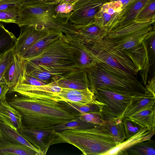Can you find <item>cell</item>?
<instances>
[{"label":"cell","mask_w":155,"mask_h":155,"mask_svg":"<svg viewBox=\"0 0 155 155\" xmlns=\"http://www.w3.org/2000/svg\"><path fill=\"white\" fill-rule=\"evenodd\" d=\"M8 102L20 113L23 125L31 128L52 130L53 127L76 119L80 114L50 99L15 96Z\"/></svg>","instance_id":"cell-1"},{"label":"cell","mask_w":155,"mask_h":155,"mask_svg":"<svg viewBox=\"0 0 155 155\" xmlns=\"http://www.w3.org/2000/svg\"><path fill=\"white\" fill-rule=\"evenodd\" d=\"M61 143L74 146L84 155H104L119 144L102 124L89 128L54 131L51 145Z\"/></svg>","instance_id":"cell-2"},{"label":"cell","mask_w":155,"mask_h":155,"mask_svg":"<svg viewBox=\"0 0 155 155\" xmlns=\"http://www.w3.org/2000/svg\"><path fill=\"white\" fill-rule=\"evenodd\" d=\"M86 71L91 90L104 88L130 97L153 95L134 75L119 71L101 63Z\"/></svg>","instance_id":"cell-3"},{"label":"cell","mask_w":155,"mask_h":155,"mask_svg":"<svg viewBox=\"0 0 155 155\" xmlns=\"http://www.w3.org/2000/svg\"><path fill=\"white\" fill-rule=\"evenodd\" d=\"M61 39L57 38L35 56L25 59L26 70L47 72L62 79L64 72H74L78 65L73 55V48L66 51L71 46Z\"/></svg>","instance_id":"cell-4"},{"label":"cell","mask_w":155,"mask_h":155,"mask_svg":"<svg viewBox=\"0 0 155 155\" xmlns=\"http://www.w3.org/2000/svg\"><path fill=\"white\" fill-rule=\"evenodd\" d=\"M155 19L146 21L136 20L119 25L110 31L108 38L131 59L143 54L146 47L145 39L153 29Z\"/></svg>","instance_id":"cell-5"},{"label":"cell","mask_w":155,"mask_h":155,"mask_svg":"<svg viewBox=\"0 0 155 155\" xmlns=\"http://www.w3.org/2000/svg\"><path fill=\"white\" fill-rule=\"evenodd\" d=\"M84 43L100 63L119 71L134 75L139 71L128 55L107 35L101 39Z\"/></svg>","instance_id":"cell-6"},{"label":"cell","mask_w":155,"mask_h":155,"mask_svg":"<svg viewBox=\"0 0 155 155\" xmlns=\"http://www.w3.org/2000/svg\"><path fill=\"white\" fill-rule=\"evenodd\" d=\"M91 90L94 93L96 100L101 104V111L121 118L131 97L123 95L104 88Z\"/></svg>","instance_id":"cell-7"},{"label":"cell","mask_w":155,"mask_h":155,"mask_svg":"<svg viewBox=\"0 0 155 155\" xmlns=\"http://www.w3.org/2000/svg\"><path fill=\"white\" fill-rule=\"evenodd\" d=\"M124 10L119 1L104 3L96 14L94 24L108 33L119 25L124 19Z\"/></svg>","instance_id":"cell-8"},{"label":"cell","mask_w":155,"mask_h":155,"mask_svg":"<svg viewBox=\"0 0 155 155\" xmlns=\"http://www.w3.org/2000/svg\"><path fill=\"white\" fill-rule=\"evenodd\" d=\"M61 89L58 81L41 86L32 85L21 81L10 88L8 93L16 92L29 98L51 100V95L60 92Z\"/></svg>","instance_id":"cell-9"},{"label":"cell","mask_w":155,"mask_h":155,"mask_svg":"<svg viewBox=\"0 0 155 155\" xmlns=\"http://www.w3.org/2000/svg\"><path fill=\"white\" fill-rule=\"evenodd\" d=\"M54 131L27 127L23 125L20 133L37 149L41 155L46 154L51 145Z\"/></svg>","instance_id":"cell-10"},{"label":"cell","mask_w":155,"mask_h":155,"mask_svg":"<svg viewBox=\"0 0 155 155\" xmlns=\"http://www.w3.org/2000/svg\"><path fill=\"white\" fill-rule=\"evenodd\" d=\"M56 101L68 102L78 105L95 103L101 105L96 100L94 93L90 89L77 90L62 88L61 91L51 96Z\"/></svg>","instance_id":"cell-11"},{"label":"cell","mask_w":155,"mask_h":155,"mask_svg":"<svg viewBox=\"0 0 155 155\" xmlns=\"http://www.w3.org/2000/svg\"><path fill=\"white\" fill-rule=\"evenodd\" d=\"M25 75V60L15 52L12 61L3 76V79L10 88L23 80Z\"/></svg>","instance_id":"cell-12"},{"label":"cell","mask_w":155,"mask_h":155,"mask_svg":"<svg viewBox=\"0 0 155 155\" xmlns=\"http://www.w3.org/2000/svg\"><path fill=\"white\" fill-rule=\"evenodd\" d=\"M0 121L19 133L23 125L20 113L9 104L6 97L0 101Z\"/></svg>","instance_id":"cell-13"},{"label":"cell","mask_w":155,"mask_h":155,"mask_svg":"<svg viewBox=\"0 0 155 155\" xmlns=\"http://www.w3.org/2000/svg\"><path fill=\"white\" fill-rule=\"evenodd\" d=\"M20 28V34L15 47V52L22 57L28 50L43 37L39 38V31L35 26L27 25Z\"/></svg>","instance_id":"cell-14"},{"label":"cell","mask_w":155,"mask_h":155,"mask_svg":"<svg viewBox=\"0 0 155 155\" xmlns=\"http://www.w3.org/2000/svg\"><path fill=\"white\" fill-rule=\"evenodd\" d=\"M155 129L148 130L146 127L131 137L127 139L104 155H127V150L135 144L150 139L155 134Z\"/></svg>","instance_id":"cell-15"},{"label":"cell","mask_w":155,"mask_h":155,"mask_svg":"<svg viewBox=\"0 0 155 155\" xmlns=\"http://www.w3.org/2000/svg\"><path fill=\"white\" fill-rule=\"evenodd\" d=\"M102 124L108 130L115 141L120 144L126 139L125 129L121 118L101 111Z\"/></svg>","instance_id":"cell-16"},{"label":"cell","mask_w":155,"mask_h":155,"mask_svg":"<svg viewBox=\"0 0 155 155\" xmlns=\"http://www.w3.org/2000/svg\"><path fill=\"white\" fill-rule=\"evenodd\" d=\"M155 96L153 95L131 96L123 117H129L139 112L151 108L155 106Z\"/></svg>","instance_id":"cell-17"},{"label":"cell","mask_w":155,"mask_h":155,"mask_svg":"<svg viewBox=\"0 0 155 155\" xmlns=\"http://www.w3.org/2000/svg\"><path fill=\"white\" fill-rule=\"evenodd\" d=\"M0 155H38L29 147L5 140H0Z\"/></svg>","instance_id":"cell-18"},{"label":"cell","mask_w":155,"mask_h":155,"mask_svg":"<svg viewBox=\"0 0 155 155\" xmlns=\"http://www.w3.org/2000/svg\"><path fill=\"white\" fill-rule=\"evenodd\" d=\"M0 126L2 132L5 140L12 143L26 146L35 151L38 155H41L39 151L20 133L13 130L0 121Z\"/></svg>","instance_id":"cell-19"},{"label":"cell","mask_w":155,"mask_h":155,"mask_svg":"<svg viewBox=\"0 0 155 155\" xmlns=\"http://www.w3.org/2000/svg\"><path fill=\"white\" fill-rule=\"evenodd\" d=\"M152 0H134L124 9V19L119 25H124L135 21L140 11Z\"/></svg>","instance_id":"cell-20"},{"label":"cell","mask_w":155,"mask_h":155,"mask_svg":"<svg viewBox=\"0 0 155 155\" xmlns=\"http://www.w3.org/2000/svg\"><path fill=\"white\" fill-rule=\"evenodd\" d=\"M155 106L139 112L129 117L150 130L155 128Z\"/></svg>","instance_id":"cell-21"},{"label":"cell","mask_w":155,"mask_h":155,"mask_svg":"<svg viewBox=\"0 0 155 155\" xmlns=\"http://www.w3.org/2000/svg\"><path fill=\"white\" fill-rule=\"evenodd\" d=\"M127 155H155V141L153 140L137 143L127 150Z\"/></svg>","instance_id":"cell-22"},{"label":"cell","mask_w":155,"mask_h":155,"mask_svg":"<svg viewBox=\"0 0 155 155\" xmlns=\"http://www.w3.org/2000/svg\"><path fill=\"white\" fill-rule=\"evenodd\" d=\"M58 38H53L51 35L47 34L38 40L26 52L23 56L24 59H27L35 56L49 45Z\"/></svg>","instance_id":"cell-23"},{"label":"cell","mask_w":155,"mask_h":155,"mask_svg":"<svg viewBox=\"0 0 155 155\" xmlns=\"http://www.w3.org/2000/svg\"><path fill=\"white\" fill-rule=\"evenodd\" d=\"M83 27L82 35L84 42L101 39L108 34L107 32L94 24Z\"/></svg>","instance_id":"cell-24"},{"label":"cell","mask_w":155,"mask_h":155,"mask_svg":"<svg viewBox=\"0 0 155 155\" xmlns=\"http://www.w3.org/2000/svg\"><path fill=\"white\" fill-rule=\"evenodd\" d=\"M17 38L0 23V53L12 48L15 45Z\"/></svg>","instance_id":"cell-25"},{"label":"cell","mask_w":155,"mask_h":155,"mask_svg":"<svg viewBox=\"0 0 155 155\" xmlns=\"http://www.w3.org/2000/svg\"><path fill=\"white\" fill-rule=\"evenodd\" d=\"M97 125L83 121L78 117L69 121L56 125L52 128L55 131L68 129H84L91 128Z\"/></svg>","instance_id":"cell-26"},{"label":"cell","mask_w":155,"mask_h":155,"mask_svg":"<svg viewBox=\"0 0 155 155\" xmlns=\"http://www.w3.org/2000/svg\"><path fill=\"white\" fill-rule=\"evenodd\" d=\"M58 85L61 88L77 90L90 88L88 78L80 80L68 79L67 78H65L58 81Z\"/></svg>","instance_id":"cell-27"},{"label":"cell","mask_w":155,"mask_h":155,"mask_svg":"<svg viewBox=\"0 0 155 155\" xmlns=\"http://www.w3.org/2000/svg\"><path fill=\"white\" fill-rule=\"evenodd\" d=\"M68 107L75 110L81 114L90 112L100 113L101 112V105L90 103L83 105H78L68 102L60 101Z\"/></svg>","instance_id":"cell-28"},{"label":"cell","mask_w":155,"mask_h":155,"mask_svg":"<svg viewBox=\"0 0 155 155\" xmlns=\"http://www.w3.org/2000/svg\"><path fill=\"white\" fill-rule=\"evenodd\" d=\"M121 119L124 127L126 139L136 134L145 127L129 117H123Z\"/></svg>","instance_id":"cell-29"},{"label":"cell","mask_w":155,"mask_h":155,"mask_svg":"<svg viewBox=\"0 0 155 155\" xmlns=\"http://www.w3.org/2000/svg\"><path fill=\"white\" fill-rule=\"evenodd\" d=\"M155 19V0H152L140 11L135 20L146 21Z\"/></svg>","instance_id":"cell-30"},{"label":"cell","mask_w":155,"mask_h":155,"mask_svg":"<svg viewBox=\"0 0 155 155\" xmlns=\"http://www.w3.org/2000/svg\"><path fill=\"white\" fill-rule=\"evenodd\" d=\"M15 53L14 45L11 49L0 53V74L3 76L12 61Z\"/></svg>","instance_id":"cell-31"},{"label":"cell","mask_w":155,"mask_h":155,"mask_svg":"<svg viewBox=\"0 0 155 155\" xmlns=\"http://www.w3.org/2000/svg\"><path fill=\"white\" fill-rule=\"evenodd\" d=\"M24 4L23 0H0V10L19 11Z\"/></svg>","instance_id":"cell-32"},{"label":"cell","mask_w":155,"mask_h":155,"mask_svg":"<svg viewBox=\"0 0 155 155\" xmlns=\"http://www.w3.org/2000/svg\"><path fill=\"white\" fill-rule=\"evenodd\" d=\"M155 32L154 29L153 30L150 34L145 39L144 41L146 44L148 58L150 57L151 61L153 62L155 59ZM149 60H150V59Z\"/></svg>","instance_id":"cell-33"},{"label":"cell","mask_w":155,"mask_h":155,"mask_svg":"<svg viewBox=\"0 0 155 155\" xmlns=\"http://www.w3.org/2000/svg\"><path fill=\"white\" fill-rule=\"evenodd\" d=\"M78 118L83 121L100 125L102 124V120L100 113L90 112L80 114Z\"/></svg>","instance_id":"cell-34"},{"label":"cell","mask_w":155,"mask_h":155,"mask_svg":"<svg viewBox=\"0 0 155 155\" xmlns=\"http://www.w3.org/2000/svg\"><path fill=\"white\" fill-rule=\"evenodd\" d=\"M19 11L0 10V21L6 23H16Z\"/></svg>","instance_id":"cell-35"},{"label":"cell","mask_w":155,"mask_h":155,"mask_svg":"<svg viewBox=\"0 0 155 155\" xmlns=\"http://www.w3.org/2000/svg\"><path fill=\"white\" fill-rule=\"evenodd\" d=\"M9 89V86L5 82L0 83V101L6 97Z\"/></svg>","instance_id":"cell-36"},{"label":"cell","mask_w":155,"mask_h":155,"mask_svg":"<svg viewBox=\"0 0 155 155\" xmlns=\"http://www.w3.org/2000/svg\"><path fill=\"white\" fill-rule=\"evenodd\" d=\"M155 77L151 79L148 84L146 85L145 87L147 90L150 93L153 95L155 96Z\"/></svg>","instance_id":"cell-37"},{"label":"cell","mask_w":155,"mask_h":155,"mask_svg":"<svg viewBox=\"0 0 155 155\" xmlns=\"http://www.w3.org/2000/svg\"><path fill=\"white\" fill-rule=\"evenodd\" d=\"M134 0H112L113 1H119L121 2L124 9L132 2Z\"/></svg>","instance_id":"cell-38"},{"label":"cell","mask_w":155,"mask_h":155,"mask_svg":"<svg viewBox=\"0 0 155 155\" xmlns=\"http://www.w3.org/2000/svg\"><path fill=\"white\" fill-rule=\"evenodd\" d=\"M79 0H60L58 2H60L61 3H66L69 4H74Z\"/></svg>","instance_id":"cell-39"},{"label":"cell","mask_w":155,"mask_h":155,"mask_svg":"<svg viewBox=\"0 0 155 155\" xmlns=\"http://www.w3.org/2000/svg\"><path fill=\"white\" fill-rule=\"evenodd\" d=\"M4 139L3 138L0 126V140H4Z\"/></svg>","instance_id":"cell-40"},{"label":"cell","mask_w":155,"mask_h":155,"mask_svg":"<svg viewBox=\"0 0 155 155\" xmlns=\"http://www.w3.org/2000/svg\"><path fill=\"white\" fill-rule=\"evenodd\" d=\"M2 82H5L3 79V76L2 75L0 74V83Z\"/></svg>","instance_id":"cell-41"},{"label":"cell","mask_w":155,"mask_h":155,"mask_svg":"<svg viewBox=\"0 0 155 155\" xmlns=\"http://www.w3.org/2000/svg\"><path fill=\"white\" fill-rule=\"evenodd\" d=\"M45 1L48 2L50 1H52L53 0H44Z\"/></svg>","instance_id":"cell-42"},{"label":"cell","mask_w":155,"mask_h":155,"mask_svg":"<svg viewBox=\"0 0 155 155\" xmlns=\"http://www.w3.org/2000/svg\"><path fill=\"white\" fill-rule=\"evenodd\" d=\"M108 1H112V0H107Z\"/></svg>","instance_id":"cell-43"}]
</instances>
